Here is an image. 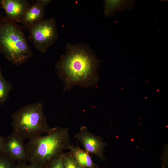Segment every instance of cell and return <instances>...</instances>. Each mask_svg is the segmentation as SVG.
Segmentation results:
<instances>
[{
    "label": "cell",
    "mask_w": 168,
    "mask_h": 168,
    "mask_svg": "<svg viewBox=\"0 0 168 168\" xmlns=\"http://www.w3.org/2000/svg\"><path fill=\"white\" fill-rule=\"evenodd\" d=\"M26 0H1V8L5 11L7 19L21 22L26 12L30 7Z\"/></svg>",
    "instance_id": "ba28073f"
},
{
    "label": "cell",
    "mask_w": 168,
    "mask_h": 168,
    "mask_svg": "<svg viewBox=\"0 0 168 168\" xmlns=\"http://www.w3.org/2000/svg\"><path fill=\"white\" fill-rule=\"evenodd\" d=\"M45 6L38 0L28 9L21 22L27 28L43 20Z\"/></svg>",
    "instance_id": "9c48e42d"
},
{
    "label": "cell",
    "mask_w": 168,
    "mask_h": 168,
    "mask_svg": "<svg viewBox=\"0 0 168 168\" xmlns=\"http://www.w3.org/2000/svg\"><path fill=\"white\" fill-rule=\"evenodd\" d=\"M64 168H82L70 152L64 153Z\"/></svg>",
    "instance_id": "5bb4252c"
},
{
    "label": "cell",
    "mask_w": 168,
    "mask_h": 168,
    "mask_svg": "<svg viewBox=\"0 0 168 168\" xmlns=\"http://www.w3.org/2000/svg\"><path fill=\"white\" fill-rule=\"evenodd\" d=\"M15 162L2 152L0 153V168H17Z\"/></svg>",
    "instance_id": "4fadbf2b"
},
{
    "label": "cell",
    "mask_w": 168,
    "mask_h": 168,
    "mask_svg": "<svg viewBox=\"0 0 168 168\" xmlns=\"http://www.w3.org/2000/svg\"><path fill=\"white\" fill-rule=\"evenodd\" d=\"M38 1L41 4L45 6L49 5L52 1L51 0H38Z\"/></svg>",
    "instance_id": "e0dca14e"
},
{
    "label": "cell",
    "mask_w": 168,
    "mask_h": 168,
    "mask_svg": "<svg viewBox=\"0 0 168 168\" xmlns=\"http://www.w3.org/2000/svg\"><path fill=\"white\" fill-rule=\"evenodd\" d=\"M136 0H106L104 1V10L108 17L114 16L118 11L124 9L132 10Z\"/></svg>",
    "instance_id": "30bf717a"
},
{
    "label": "cell",
    "mask_w": 168,
    "mask_h": 168,
    "mask_svg": "<svg viewBox=\"0 0 168 168\" xmlns=\"http://www.w3.org/2000/svg\"><path fill=\"white\" fill-rule=\"evenodd\" d=\"M28 28L34 46L40 52H46L58 39V32L54 18L43 19Z\"/></svg>",
    "instance_id": "5b68a950"
},
{
    "label": "cell",
    "mask_w": 168,
    "mask_h": 168,
    "mask_svg": "<svg viewBox=\"0 0 168 168\" xmlns=\"http://www.w3.org/2000/svg\"><path fill=\"white\" fill-rule=\"evenodd\" d=\"M70 136L68 127L53 128L46 135H39L29 140L26 145L30 163L48 168L66 150L69 149Z\"/></svg>",
    "instance_id": "7a4b0ae2"
},
{
    "label": "cell",
    "mask_w": 168,
    "mask_h": 168,
    "mask_svg": "<svg viewBox=\"0 0 168 168\" xmlns=\"http://www.w3.org/2000/svg\"><path fill=\"white\" fill-rule=\"evenodd\" d=\"M12 87L11 84L4 78L0 67V105L7 99Z\"/></svg>",
    "instance_id": "7c38bea8"
},
{
    "label": "cell",
    "mask_w": 168,
    "mask_h": 168,
    "mask_svg": "<svg viewBox=\"0 0 168 168\" xmlns=\"http://www.w3.org/2000/svg\"><path fill=\"white\" fill-rule=\"evenodd\" d=\"M12 133L23 140L48 133L53 129L47 122L41 102L23 106L12 114Z\"/></svg>",
    "instance_id": "277c9868"
},
{
    "label": "cell",
    "mask_w": 168,
    "mask_h": 168,
    "mask_svg": "<svg viewBox=\"0 0 168 168\" xmlns=\"http://www.w3.org/2000/svg\"><path fill=\"white\" fill-rule=\"evenodd\" d=\"M74 137L81 143L86 151L98 157L101 161H106L104 151L107 143L103 141L101 137L91 133L85 126L81 127Z\"/></svg>",
    "instance_id": "8992f818"
},
{
    "label": "cell",
    "mask_w": 168,
    "mask_h": 168,
    "mask_svg": "<svg viewBox=\"0 0 168 168\" xmlns=\"http://www.w3.org/2000/svg\"><path fill=\"white\" fill-rule=\"evenodd\" d=\"M0 52L15 65L24 63L33 55L22 28L5 16L0 18Z\"/></svg>",
    "instance_id": "3957f363"
},
{
    "label": "cell",
    "mask_w": 168,
    "mask_h": 168,
    "mask_svg": "<svg viewBox=\"0 0 168 168\" xmlns=\"http://www.w3.org/2000/svg\"><path fill=\"white\" fill-rule=\"evenodd\" d=\"M2 152L15 161H27L26 145L24 140L13 133L5 138Z\"/></svg>",
    "instance_id": "52a82bcc"
},
{
    "label": "cell",
    "mask_w": 168,
    "mask_h": 168,
    "mask_svg": "<svg viewBox=\"0 0 168 168\" xmlns=\"http://www.w3.org/2000/svg\"><path fill=\"white\" fill-rule=\"evenodd\" d=\"M100 61L86 45L68 44L65 54L56 64L58 75L65 84V90L78 85L94 86L97 81Z\"/></svg>",
    "instance_id": "6da1fadb"
},
{
    "label": "cell",
    "mask_w": 168,
    "mask_h": 168,
    "mask_svg": "<svg viewBox=\"0 0 168 168\" xmlns=\"http://www.w3.org/2000/svg\"><path fill=\"white\" fill-rule=\"evenodd\" d=\"M16 165L17 168H43L31 164H27L26 162L24 161H17Z\"/></svg>",
    "instance_id": "2e32d148"
},
{
    "label": "cell",
    "mask_w": 168,
    "mask_h": 168,
    "mask_svg": "<svg viewBox=\"0 0 168 168\" xmlns=\"http://www.w3.org/2000/svg\"><path fill=\"white\" fill-rule=\"evenodd\" d=\"M64 155L63 152L53 161L48 168H64Z\"/></svg>",
    "instance_id": "9a60e30c"
},
{
    "label": "cell",
    "mask_w": 168,
    "mask_h": 168,
    "mask_svg": "<svg viewBox=\"0 0 168 168\" xmlns=\"http://www.w3.org/2000/svg\"><path fill=\"white\" fill-rule=\"evenodd\" d=\"M5 138L0 135V153L2 152L4 142Z\"/></svg>",
    "instance_id": "ac0fdd59"
},
{
    "label": "cell",
    "mask_w": 168,
    "mask_h": 168,
    "mask_svg": "<svg viewBox=\"0 0 168 168\" xmlns=\"http://www.w3.org/2000/svg\"><path fill=\"white\" fill-rule=\"evenodd\" d=\"M1 8V0H0V8Z\"/></svg>",
    "instance_id": "d6986e66"
},
{
    "label": "cell",
    "mask_w": 168,
    "mask_h": 168,
    "mask_svg": "<svg viewBox=\"0 0 168 168\" xmlns=\"http://www.w3.org/2000/svg\"><path fill=\"white\" fill-rule=\"evenodd\" d=\"M69 152L82 168H99L92 160L90 154L78 146L71 145Z\"/></svg>",
    "instance_id": "8fae6325"
}]
</instances>
